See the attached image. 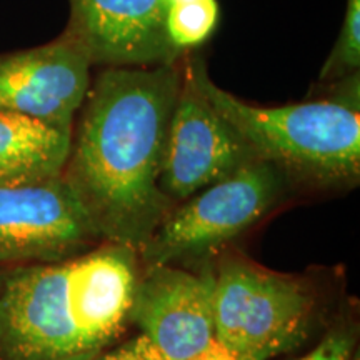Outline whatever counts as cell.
Masks as SVG:
<instances>
[{"instance_id":"cell-3","label":"cell","mask_w":360,"mask_h":360,"mask_svg":"<svg viewBox=\"0 0 360 360\" xmlns=\"http://www.w3.org/2000/svg\"><path fill=\"white\" fill-rule=\"evenodd\" d=\"M193 79L255 157L289 184L354 187L360 179L359 74L328 84L332 96L281 107L254 105L220 89L202 58H187Z\"/></svg>"},{"instance_id":"cell-2","label":"cell","mask_w":360,"mask_h":360,"mask_svg":"<svg viewBox=\"0 0 360 360\" xmlns=\"http://www.w3.org/2000/svg\"><path fill=\"white\" fill-rule=\"evenodd\" d=\"M137 250L105 242L0 281V360H60L103 350L129 322Z\"/></svg>"},{"instance_id":"cell-12","label":"cell","mask_w":360,"mask_h":360,"mask_svg":"<svg viewBox=\"0 0 360 360\" xmlns=\"http://www.w3.org/2000/svg\"><path fill=\"white\" fill-rule=\"evenodd\" d=\"M220 7L217 0H191L165 8V34L180 56L199 47L219 25Z\"/></svg>"},{"instance_id":"cell-4","label":"cell","mask_w":360,"mask_h":360,"mask_svg":"<svg viewBox=\"0 0 360 360\" xmlns=\"http://www.w3.org/2000/svg\"><path fill=\"white\" fill-rule=\"evenodd\" d=\"M317 309L300 278L244 257H225L214 269L215 335L232 360H270L309 335Z\"/></svg>"},{"instance_id":"cell-6","label":"cell","mask_w":360,"mask_h":360,"mask_svg":"<svg viewBox=\"0 0 360 360\" xmlns=\"http://www.w3.org/2000/svg\"><path fill=\"white\" fill-rule=\"evenodd\" d=\"M129 321L167 360H232L215 335L214 267L148 265L135 285Z\"/></svg>"},{"instance_id":"cell-16","label":"cell","mask_w":360,"mask_h":360,"mask_svg":"<svg viewBox=\"0 0 360 360\" xmlns=\"http://www.w3.org/2000/svg\"><path fill=\"white\" fill-rule=\"evenodd\" d=\"M102 354H103V350H90V352L72 355V357H65L60 360H98L102 357Z\"/></svg>"},{"instance_id":"cell-17","label":"cell","mask_w":360,"mask_h":360,"mask_svg":"<svg viewBox=\"0 0 360 360\" xmlns=\"http://www.w3.org/2000/svg\"><path fill=\"white\" fill-rule=\"evenodd\" d=\"M186 2H191V0H164V6L167 8L170 6H177V4H186Z\"/></svg>"},{"instance_id":"cell-5","label":"cell","mask_w":360,"mask_h":360,"mask_svg":"<svg viewBox=\"0 0 360 360\" xmlns=\"http://www.w3.org/2000/svg\"><path fill=\"white\" fill-rule=\"evenodd\" d=\"M287 186L272 164L254 157L170 210L139 254L147 265L204 257L267 215Z\"/></svg>"},{"instance_id":"cell-15","label":"cell","mask_w":360,"mask_h":360,"mask_svg":"<svg viewBox=\"0 0 360 360\" xmlns=\"http://www.w3.org/2000/svg\"><path fill=\"white\" fill-rule=\"evenodd\" d=\"M98 360H167L164 355L157 352L154 345L143 335H137L124 345L112 350L109 354H102Z\"/></svg>"},{"instance_id":"cell-7","label":"cell","mask_w":360,"mask_h":360,"mask_svg":"<svg viewBox=\"0 0 360 360\" xmlns=\"http://www.w3.org/2000/svg\"><path fill=\"white\" fill-rule=\"evenodd\" d=\"M102 240L67 180L0 187V264L58 262Z\"/></svg>"},{"instance_id":"cell-8","label":"cell","mask_w":360,"mask_h":360,"mask_svg":"<svg viewBox=\"0 0 360 360\" xmlns=\"http://www.w3.org/2000/svg\"><path fill=\"white\" fill-rule=\"evenodd\" d=\"M254 157L244 139L202 92L187 60L184 62L162 162V192L172 204L186 200Z\"/></svg>"},{"instance_id":"cell-11","label":"cell","mask_w":360,"mask_h":360,"mask_svg":"<svg viewBox=\"0 0 360 360\" xmlns=\"http://www.w3.org/2000/svg\"><path fill=\"white\" fill-rule=\"evenodd\" d=\"M72 134L32 117L0 110V187L42 182L62 175Z\"/></svg>"},{"instance_id":"cell-14","label":"cell","mask_w":360,"mask_h":360,"mask_svg":"<svg viewBox=\"0 0 360 360\" xmlns=\"http://www.w3.org/2000/svg\"><path fill=\"white\" fill-rule=\"evenodd\" d=\"M354 340V334L347 328H334L299 360H352Z\"/></svg>"},{"instance_id":"cell-10","label":"cell","mask_w":360,"mask_h":360,"mask_svg":"<svg viewBox=\"0 0 360 360\" xmlns=\"http://www.w3.org/2000/svg\"><path fill=\"white\" fill-rule=\"evenodd\" d=\"M62 34L92 65L147 67L180 60L165 34L164 0H69Z\"/></svg>"},{"instance_id":"cell-18","label":"cell","mask_w":360,"mask_h":360,"mask_svg":"<svg viewBox=\"0 0 360 360\" xmlns=\"http://www.w3.org/2000/svg\"><path fill=\"white\" fill-rule=\"evenodd\" d=\"M352 360H359V355H355V359H352Z\"/></svg>"},{"instance_id":"cell-13","label":"cell","mask_w":360,"mask_h":360,"mask_svg":"<svg viewBox=\"0 0 360 360\" xmlns=\"http://www.w3.org/2000/svg\"><path fill=\"white\" fill-rule=\"evenodd\" d=\"M360 70V0H347L340 34L323 62L319 82L334 84Z\"/></svg>"},{"instance_id":"cell-9","label":"cell","mask_w":360,"mask_h":360,"mask_svg":"<svg viewBox=\"0 0 360 360\" xmlns=\"http://www.w3.org/2000/svg\"><path fill=\"white\" fill-rule=\"evenodd\" d=\"M90 69L84 49L64 34L40 47L2 53L0 110L72 134L90 89Z\"/></svg>"},{"instance_id":"cell-1","label":"cell","mask_w":360,"mask_h":360,"mask_svg":"<svg viewBox=\"0 0 360 360\" xmlns=\"http://www.w3.org/2000/svg\"><path fill=\"white\" fill-rule=\"evenodd\" d=\"M182 64L105 67L74 125L62 177L102 240L139 250L174 204L160 172Z\"/></svg>"}]
</instances>
